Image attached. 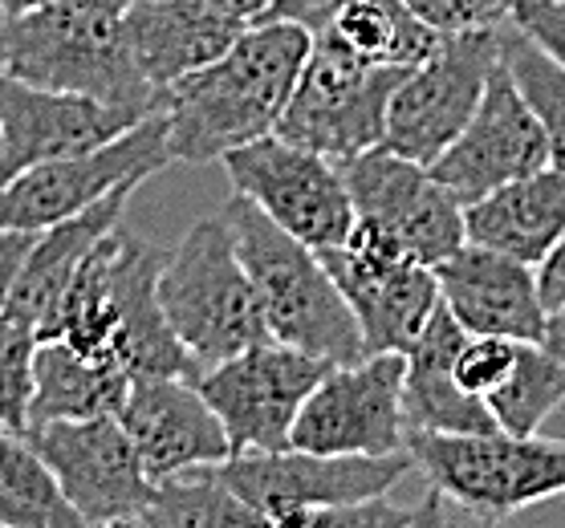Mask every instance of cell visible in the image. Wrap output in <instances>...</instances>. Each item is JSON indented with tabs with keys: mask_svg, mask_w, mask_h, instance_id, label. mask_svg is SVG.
I'll return each instance as SVG.
<instances>
[{
	"mask_svg": "<svg viewBox=\"0 0 565 528\" xmlns=\"http://www.w3.org/2000/svg\"><path fill=\"white\" fill-rule=\"evenodd\" d=\"M313 33L294 21L248 25L232 50L163 94L168 147L180 163H220L277 134Z\"/></svg>",
	"mask_w": 565,
	"mask_h": 528,
	"instance_id": "1",
	"label": "cell"
},
{
	"mask_svg": "<svg viewBox=\"0 0 565 528\" xmlns=\"http://www.w3.org/2000/svg\"><path fill=\"white\" fill-rule=\"evenodd\" d=\"M0 69L41 90L90 94L103 103L159 115L163 98L142 78L118 0H45L0 25Z\"/></svg>",
	"mask_w": 565,
	"mask_h": 528,
	"instance_id": "2",
	"label": "cell"
},
{
	"mask_svg": "<svg viewBox=\"0 0 565 528\" xmlns=\"http://www.w3.org/2000/svg\"><path fill=\"white\" fill-rule=\"evenodd\" d=\"M220 216L228 219L236 252L253 277L269 337L306 349L330 366H350L366 358V342H362L347 297L338 293L334 277L313 248L281 233L253 200L236 192L220 207Z\"/></svg>",
	"mask_w": 565,
	"mask_h": 528,
	"instance_id": "3",
	"label": "cell"
},
{
	"mask_svg": "<svg viewBox=\"0 0 565 528\" xmlns=\"http://www.w3.org/2000/svg\"><path fill=\"white\" fill-rule=\"evenodd\" d=\"M159 305L200 374L269 342L253 277L220 212L195 219L180 248L163 260Z\"/></svg>",
	"mask_w": 565,
	"mask_h": 528,
	"instance_id": "4",
	"label": "cell"
},
{
	"mask_svg": "<svg viewBox=\"0 0 565 528\" xmlns=\"http://www.w3.org/2000/svg\"><path fill=\"white\" fill-rule=\"evenodd\" d=\"M407 451L444 500L484 520H509L565 496V439L509 435L501 427L484 435L412 431Z\"/></svg>",
	"mask_w": 565,
	"mask_h": 528,
	"instance_id": "5",
	"label": "cell"
},
{
	"mask_svg": "<svg viewBox=\"0 0 565 528\" xmlns=\"http://www.w3.org/2000/svg\"><path fill=\"white\" fill-rule=\"evenodd\" d=\"M403 78L407 69L371 65L330 37H313L277 134L347 163L371 147H383L386 106Z\"/></svg>",
	"mask_w": 565,
	"mask_h": 528,
	"instance_id": "6",
	"label": "cell"
},
{
	"mask_svg": "<svg viewBox=\"0 0 565 528\" xmlns=\"http://www.w3.org/2000/svg\"><path fill=\"white\" fill-rule=\"evenodd\" d=\"M509 25L480 33H444L431 57H424L398 82L395 98L386 106L383 147L419 168H431L480 110Z\"/></svg>",
	"mask_w": 565,
	"mask_h": 528,
	"instance_id": "7",
	"label": "cell"
},
{
	"mask_svg": "<svg viewBox=\"0 0 565 528\" xmlns=\"http://www.w3.org/2000/svg\"><path fill=\"white\" fill-rule=\"evenodd\" d=\"M175 163L168 147V118L163 110L127 130L122 139L98 151L70 159H53L41 168L21 171L0 187V233H45L65 219L90 212L118 187H139Z\"/></svg>",
	"mask_w": 565,
	"mask_h": 528,
	"instance_id": "8",
	"label": "cell"
},
{
	"mask_svg": "<svg viewBox=\"0 0 565 528\" xmlns=\"http://www.w3.org/2000/svg\"><path fill=\"white\" fill-rule=\"evenodd\" d=\"M232 192L253 200L265 216L313 252L342 248L354 236L359 212L350 200L342 163L309 147L269 134L220 159Z\"/></svg>",
	"mask_w": 565,
	"mask_h": 528,
	"instance_id": "9",
	"label": "cell"
},
{
	"mask_svg": "<svg viewBox=\"0 0 565 528\" xmlns=\"http://www.w3.org/2000/svg\"><path fill=\"white\" fill-rule=\"evenodd\" d=\"M342 175L359 212L354 228L379 236L415 265L436 269L468 245L463 204L431 175V168L395 155L391 147H371L347 159Z\"/></svg>",
	"mask_w": 565,
	"mask_h": 528,
	"instance_id": "10",
	"label": "cell"
},
{
	"mask_svg": "<svg viewBox=\"0 0 565 528\" xmlns=\"http://www.w3.org/2000/svg\"><path fill=\"white\" fill-rule=\"evenodd\" d=\"M415 472L412 451L403 455H318V451H248L220 464V476L277 528H297L309 513L338 504L386 496Z\"/></svg>",
	"mask_w": 565,
	"mask_h": 528,
	"instance_id": "11",
	"label": "cell"
},
{
	"mask_svg": "<svg viewBox=\"0 0 565 528\" xmlns=\"http://www.w3.org/2000/svg\"><path fill=\"white\" fill-rule=\"evenodd\" d=\"M330 370H334L330 362L269 337L204 370L195 378V387L228 431L232 455L285 451L297 414Z\"/></svg>",
	"mask_w": 565,
	"mask_h": 528,
	"instance_id": "12",
	"label": "cell"
},
{
	"mask_svg": "<svg viewBox=\"0 0 565 528\" xmlns=\"http://www.w3.org/2000/svg\"><path fill=\"white\" fill-rule=\"evenodd\" d=\"M403 354H366L334 366L306 399L289 448L318 455H403L412 427L403 411Z\"/></svg>",
	"mask_w": 565,
	"mask_h": 528,
	"instance_id": "13",
	"label": "cell"
},
{
	"mask_svg": "<svg viewBox=\"0 0 565 528\" xmlns=\"http://www.w3.org/2000/svg\"><path fill=\"white\" fill-rule=\"evenodd\" d=\"M362 330L366 354H407L439 310L436 269L415 265L379 236L354 228L342 248L318 252Z\"/></svg>",
	"mask_w": 565,
	"mask_h": 528,
	"instance_id": "14",
	"label": "cell"
},
{
	"mask_svg": "<svg viewBox=\"0 0 565 528\" xmlns=\"http://www.w3.org/2000/svg\"><path fill=\"white\" fill-rule=\"evenodd\" d=\"M25 439L38 448L62 496L86 528H103L110 520L142 513L154 484L118 414L29 427Z\"/></svg>",
	"mask_w": 565,
	"mask_h": 528,
	"instance_id": "15",
	"label": "cell"
},
{
	"mask_svg": "<svg viewBox=\"0 0 565 528\" xmlns=\"http://www.w3.org/2000/svg\"><path fill=\"white\" fill-rule=\"evenodd\" d=\"M545 168H550V139H545L537 115L529 110L525 94L516 90L501 45L480 110L460 139L431 163V175L468 207L504 183L537 175Z\"/></svg>",
	"mask_w": 565,
	"mask_h": 528,
	"instance_id": "16",
	"label": "cell"
},
{
	"mask_svg": "<svg viewBox=\"0 0 565 528\" xmlns=\"http://www.w3.org/2000/svg\"><path fill=\"white\" fill-rule=\"evenodd\" d=\"M130 106L103 103L90 94L41 90L17 82L0 69V187L17 180L21 171L53 163V159L86 155L106 142L122 139L127 130L147 122Z\"/></svg>",
	"mask_w": 565,
	"mask_h": 528,
	"instance_id": "17",
	"label": "cell"
},
{
	"mask_svg": "<svg viewBox=\"0 0 565 528\" xmlns=\"http://www.w3.org/2000/svg\"><path fill=\"white\" fill-rule=\"evenodd\" d=\"M151 484L232 460L228 431L188 378H135L118 411Z\"/></svg>",
	"mask_w": 565,
	"mask_h": 528,
	"instance_id": "18",
	"label": "cell"
},
{
	"mask_svg": "<svg viewBox=\"0 0 565 528\" xmlns=\"http://www.w3.org/2000/svg\"><path fill=\"white\" fill-rule=\"evenodd\" d=\"M436 281L451 317L472 337H513V342L545 337L550 305L541 297L537 269L525 260L463 245L456 257L436 265Z\"/></svg>",
	"mask_w": 565,
	"mask_h": 528,
	"instance_id": "19",
	"label": "cell"
},
{
	"mask_svg": "<svg viewBox=\"0 0 565 528\" xmlns=\"http://www.w3.org/2000/svg\"><path fill=\"white\" fill-rule=\"evenodd\" d=\"M168 252L147 245L142 236L118 228L115 265H110V289H115V342L110 358L130 378H188L195 382L192 354L171 330L168 313L159 305V272Z\"/></svg>",
	"mask_w": 565,
	"mask_h": 528,
	"instance_id": "20",
	"label": "cell"
},
{
	"mask_svg": "<svg viewBox=\"0 0 565 528\" xmlns=\"http://www.w3.org/2000/svg\"><path fill=\"white\" fill-rule=\"evenodd\" d=\"M245 29V21H232L200 0H135L127 4L130 53L159 98L188 74L224 57Z\"/></svg>",
	"mask_w": 565,
	"mask_h": 528,
	"instance_id": "21",
	"label": "cell"
},
{
	"mask_svg": "<svg viewBox=\"0 0 565 528\" xmlns=\"http://www.w3.org/2000/svg\"><path fill=\"white\" fill-rule=\"evenodd\" d=\"M468 337L472 334L439 301V310L431 313L424 334L415 337V346L403 354L407 358L403 411H407L412 431H431V435H484V431H497L489 402L472 395V390H463L456 382V374H451Z\"/></svg>",
	"mask_w": 565,
	"mask_h": 528,
	"instance_id": "22",
	"label": "cell"
},
{
	"mask_svg": "<svg viewBox=\"0 0 565 528\" xmlns=\"http://www.w3.org/2000/svg\"><path fill=\"white\" fill-rule=\"evenodd\" d=\"M130 195H135V187H118V192L106 195L103 204H94L90 212H82V216L65 219L57 228L38 233V240H33V248H29L25 257V269L17 277L13 301H9L4 317L21 322L25 330H33L45 342L53 322H57L65 289L74 284L77 269H82V260L90 257L94 248L103 245L115 228H122Z\"/></svg>",
	"mask_w": 565,
	"mask_h": 528,
	"instance_id": "23",
	"label": "cell"
},
{
	"mask_svg": "<svg viewBox=\"0 0 565 528\" xmlns=\"http://www.w3.org/2000/svg\"><path fill=\"white\" fill-rule=\"evenodd\" d=\"M468 245L492 248L533 269L545 265L565 236V171L545 168L463 207Z\"/></svg>",
	"mask_w": 565,
	"mask_h": 528,
	"instance_id": "24",
	"label": "cell"
},
{
	"mask_svg": "<svg viewBox=\"0 0 565 528\" xmlns=\"http://www.w3.org/2000/svg\"><path fill=\"white\" fill-rule=\"evenodd\" d=\"M130 382L135 378L115 358L82 354V349L65 346L62 337H50L38 346L29 427L82 423V419L118 414L130 395Z\"/></svg>",
	"mask_w": 565,
	"mask_h": 528,
	"instance_id": "25",
	"label": "cell"
},
{
	"mask_svg": "<svg viewBox=\"0 0 565 528\" xmlns=\"http://www.w3.org/2000/svg\"><path fill=\"white\" fill-rule=\"evenodd\" d=\"M313 37H330L347 53L386 69H415L444 33L424 25L407 0H342Z\"/></svg>",
	"mask_w": 565,
	"mask_h": 528,
	"instance_id": "26",
	"label": "cell"
},
{
	"mask_svg": "<svg viewBox=\"0 0 565 528\" xmlns=\"http://www.w3.org/2000/svg\"><path fill=\"white\" fill-rule=\"evenodd\" d=\"M139 516L147 528H277L220 476V464L159 479Z\"/></svg>",
	"mask_w": 565,
	"mask_h": 528,
	"instance_id": "27",
	"label": "cell"
},
{
	"mask_svg": "<svg viewBox=\"0 0 565 528\" xmlns=\"http://www.w3.org/2000/svg\"><path fill=\"white\" fill-rule=\"evenodd\" d=\"M0 525L86 528L25 435L0 427Z\"/></svg>",
	"mask_w": 565,
	"mask_h": 528,
	"instance_id": "28",
	"label": "cell"
},
{
	"mask_svg": "<svg viewBox=\"0 0 565 528\" xmlns=\"http://www.w3.org/2000/svg\"><path fill=\"white\" fill-rule=\"evenodd\" d=\"M484 402L501 431L537 435L545 419L565 402V362L541 342H521L509 378Z\"/></svg>",
	"mask_w": 565,
	"mask_h": 528,
	"instance_id": "29",
	"label": "cell"
},
{
	"mask_svg": "<svg viewBox=\"0 0 565 528\" xmlns=\"http://www.w3.org/2000/svg\"><path fill=\"white\" fill-rule=\"evenodd\" d=\"M504 65L550 139V168L565 171V69L516 21L504 29Z\"/></svg>",
	"mask_w": 565,
	"mask_h": 528,
	"instance_id": "30",
	"label": "cell"
},
{
	"mask_svg": "<svg viewBox=\"0 0 565 528\" xmlns=\"http://www.w3.org/2000/svg\"><path fill=\"white\" fill-rule=\"evenodd\" d=\"M41 337L13 317H0V427L25 435L29 402H33V370H38Z\"/></svg>",
	"mask_w": 565,
	"mask_h": 528,
	"instance_id": "31",
	"label": "cell"
},
{
	"mask_svg": "<svg viewBox=\"0 0 565 528\" xmlns=\"http://www.w3.org/2000/svg\"><path fill=\"white\" fill-rule=\"evenodd\" d=\"M521 0H407L424 25L436 33H480V29H501L513 21Z\"/></svg>",
	"mask_w": 565,
	"mask_h": 528,
	"instance_id": "32",
	"label": "cell"
},
{
	"mask_svg": "<svg viewBox=\"0 0 565 528\" xmlns=\"http://www.w3.org/2000/svg\"><path fill=\"white\" fill-rule=\"evenodd\" d=\"M516 346L513 337H468L460 349V358H456V382L463 390H472L480 399H489L492 390L501 387L509 370H513L516 362Z\"/></svg>",
	"mask_w": 565,
	"mask_h": 528,
	"instance_id": "33",
	"label": "cell"
},
{
	"mask_svg": "<svg viewBox=\"0 0 565 528\" xmlns=\"http://www.w3.org/2000/svg\"><path fill=\"white\" fill-rule=\"evenodd\" d=\"M412 520L415 508H398V504L383 500V496H371V500L309 513L297 528H412Z\"/></svg>",
	"mask_w": 565,
	"mask_h": 528,
	"instance_id": "34",
	"label": "cell"
},
{
	"mask_svg": "<svg viewBox=\"0 0 565 528\" xmlns=\"http://www.w3.org/2000/svg\"><path fill=\"white\" fill-rule=\"evenodd\" d=\"M513 21L565 69V4H557V0H521Z\"/></svg>",
	"mask_w": 565,
	"mask_h": 528,
	"instance_id": "35",
	"label": "cell"
},
{
	"mask_svg": "<svg viewBox=\"0 0 565 528\" xmlns=\"http://www.w3.org/2000/svg\"><path fill=\"white\" fill-rule=\"evenodd\" d=\"M33 240H38L33 233H0V317L9 313L17 277L25 269V257H29V248H33Z\"/></svg>",
	"mask_w": 565,
	"mask_h": 528,
	"instance_id": "36",
	"label": "cell"
},
{
	"mask_svg": "<svg viewBox=\"0 0 565 528\" xmlns=\"http://www.w3.org/2000/svg\"><path fill=\"white\" fill-rule=\"evenodd\" d=\"M338 4H342V0H273L269 13L260 17V21H294V25L318 33V29L326 25V17L334 13Z\"/></svg>",
	"mask_w": 565,
	"mask_h": 528,
	"instance_id": "37",
	"label": "cell"
},
{
	"mask_svg": "<svg viewBox=\"0 0 565 528\" xmlns=\"http://www.w3.org/2000/svg\"><path fill=\"white\" fill-rule=\"evenodd\" d=\"M537 281H541V297H545V305L557 310V305L565 301V236H562V245L553 248L550 257H545V265L537 269Z\"/></svg>",
	"mask_w": 565,
	"mask_h": 528,
	"instance_id": "38",
	"label": "cell"
},
{
	"mask_svg": "<svg viewBox=\"0 0 565 528\" xmlns=\"http://www.w3.org/2000/svg\"><path fill=\"white\" fill-rule=\"evenodd\" d=\"M207 9H216V13L232 17V21H245V25H257L260 17L269 13L273 0H200Z\"/></svg>",
	"mask_w": 565,
	"mask_h": 528,
	"instance_id": "39",
	"label": "cell"
},
{
	"mask_svg": "<svg viewBox=\"0 0 565 528\" xmlns=\"http://www.w3.org/2000/svg\"><path fill=\"white\" fill-rule=\"evenodd\" d=\"M412 528H448V508H444V496L436 488H427V496L419 500Z\"/></svg>",
	"mask_w": 565,
	"mask_h": 528,
	"instance_id": "40",
	"label": "cell"
},
{
	"mask_svg": "<svg viewBox=\"0 0 565 528\" xmlns=\"http://www.w3.org/2000/svg\"><path fill=\"white\" fill-rule=\"evenodd\" d=\"M541 346L565 362V301L557 305V310H550V322H545V337H541Z\"/></svg>",
	"mask_w": 565,
	"mask_h": 528,
	"instance_id": "41",
	"label": "cell"
},
{
	"mask_svg": "<svg viewBox=\"0 0 565 528\" xmlns=\"http://www.w3.org/2000/svg\"><path fill=\"white\" fill-rule=\"evenodd\" d=\"M41 4H45V0H0V17L13 21V17L33 13V9H41Z\"/></svg>",
	"mask_w": 565,
	"mask_h": 528,
	"instance_id": "42",
	"label": "cell"
},
{
	"mask_svg": "<svg viewBox=\"0 0 565 528\" xmlns=\"http://www.w3.org/2000/svg\"><path fill=\"white\" fill-rule=\"evenodd\" d=\"M103 528H147V525H142V516H122V520H110Z\"/></svg>",
	"mask_w": 565,
	"mask_h": 528,
	"instance_id": "43",
	"label": "cell"
},
{
	"mask_svg": "<svg viewBox=\"0 0 565 528\" xmlns=\"http://www.w3.org/2000/svg\"><path fill=\"white\" fill-rule=\"evenodd\" d=\"M118 4H122V9H127V4H135V0H118Z\"/></svg>",
	"mask_w": 565,
	"mask_h": 528,
	"instance_id": "44",
	"label": "cell"
},
{
	"mask_svg": "<svg viewBox=\"0 0 565 528\" xmlns=\"http://www.w3.org/2000/svg\"><path fill=\"white\" fill-rule=\"evenodd\" d=\"M448 528H460V525H451V520H448Z\"/></svg>",
	"mask_w": 565,
	"mask_h": 528,
	"instance_id": "45",
	"label": "cell"
},
{
	"mask_svg": "<svg viewBox=\"0 0 565 528\" xmlns=\"http://www.w3.org/2000/svg\"><path fill=\"white\" fill-rule=\"evenodd\" d=\"M0 528H13V525H0Z\"/></svg>",
	"mask_w": 565,
	"mask_h": 528,
	"instance_id": "46",
	"label": "cell"
},
{
	"mask_svg": "<svg viewBox=\"0 0 565 528\" xmlns=\"http://www.w3.org/2000/svg\"><path fill=\"white\" fill-rule=\"evenodd\" d=\"M0 147H4V139H0Z\"/></svg>",
	"mask_w": 565,
	"mask_h": 528,
	"instance_id": "47",
	"label": "cell"
},
{
	"mask_svg": "<svg viewBox=\"0 0 565 528\" xmlns=\"http://www.w3.org/2000/svg\"><path fill=\"white\" fill-rule=\"evenodd\" d=\"M557 4H565V0H557Z\"/></svg>",
	"mask_w": 565,
	"mask_h": 528,
	"instance_id": "48",
	"label": "cell"
}]
</instances>
